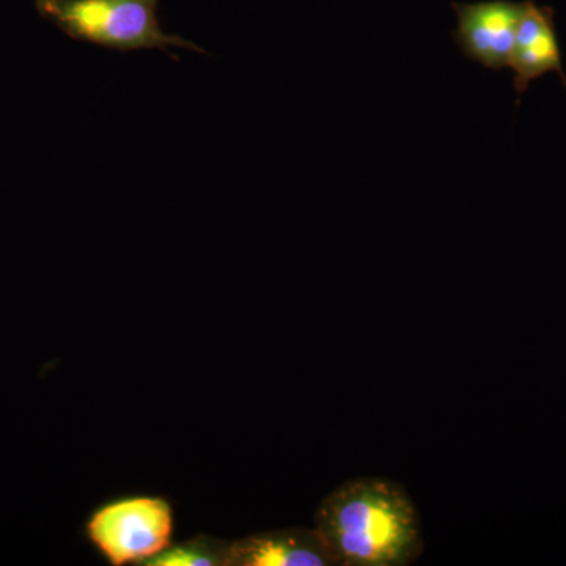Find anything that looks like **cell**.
<instances>
[{
    "label": "cell",
    "instance_id": "6da1fadb",
    "mask_svg": "<svg viewBox=\"0 0 566 566\" xmlns=\"http://www.w3.org/2000/svg\"><path fill=\"white\" fill-rule=\"evenodd\" d=\"M315 528L337 566H408L423 553L419 510L405 486L357 476L331 491Z\"/></svg>",
    "mask_w": 566,
    "mask_h": 566
},
{
    "label": "cell",
    "instance_id": "7a4b0ae2",
    "mask_svg": "<svg viewBox=\"0 0 566 566\" xmlns=\"http://www.w3.org/2000/svg\"><path fill=\"white\" fill-rule=\"evenodd\" d=\"M161 0H35L41 18L76 41L115 51L185 48L192 41L169 35L158 21Z\"/></svg>",
    "mask_w": 566,
    "mask_h": 566
},
{
    "label": "cell",
    "instance_id": "3957f363",
    "mask_svg": "<svg viewBox=\"0 0 566 566\" xmlns=\"http://www.w3.org/2000/svg\"><path fill=\"white\" fill-rule=\"evenodd\" d=\"M87 534L109 564L147 565L170 546L172 506L161 497L122 499L91 517Z\"/></svg>",
    "mask_w": 566,
    "mask_h": 566
},
{
    "label": "cell",
    "instance_id": "277c9868",
    "mask_svg": "<svg viewBox=\"0 0 566 566\" xmlns=\"http://www.w3.org/2000/svg\"><path fill=\"white\" fill-rule=\"evenodd\" d=\"M453 10L458 20L453 40L464 57L488 70L509 69L523 2L482 0L453 3Z\"/></svg>",
    "mask_w": 566,
    "mask_h": 566
},
{
    "label": "cell",
    "instance_id": "5b68a950",
    "mask_svg": "<svg viewBox=\"0 0 566 566\" xmlns=\"http://www.w3.org/2000/svg\"><path fill=\"white\" fill-rule=\"evenodd\" d=\"M509 69L515 73L513 87L520 96L527 92L532 82L546 73H557L566 87L553 9L524 0Z\"/></svg>",
    "mask_w": 566,
    "mask_h": 566
},
{
    "label": "cell",
    "instance_id": "8992f818",
    "mask_svg": "<svg viewBox=\"0 0 566 566\" xmlns=\"http://www.w3.org/2000/svg\"><path fill=\"white\" fill-rule=\"evenodd\" d=\"M229 566H337L316 528L262 532L229 545Z\"/></svg>",
    "mask_w": 566,
    "mask_h": 566
},
{
    "label": "cell",
    "instance_id": "52a82bcc",
    "mask_svg": "<svg viewBox=\"0 0 566 566\" xmlns=\"http://www.w3.org/2000/svg\"><path fill=\"white\" fill-rule=\"evenodd\" d=\"M230 545V543H229ZM229 545L208 538H196L172 547L151 558V566H229Z\"/></svg>",
    "mask_w": 566,
    "mask_h": 566
}]
</instances>
